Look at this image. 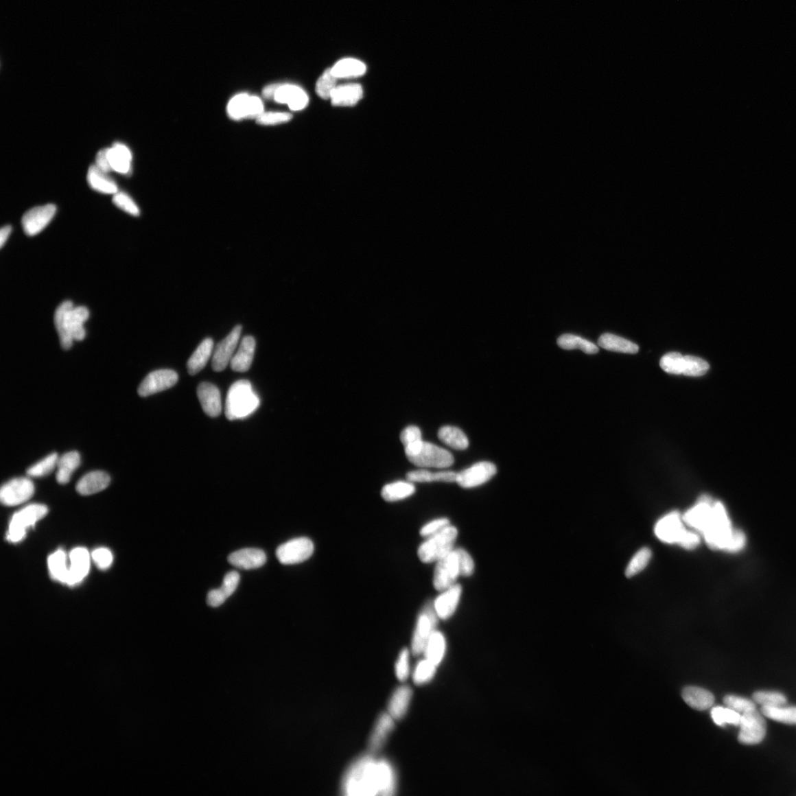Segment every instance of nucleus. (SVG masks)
Returning a JSON list of instances; mask_svg holds the SVG:
<instances>
[{
    "label": "nucleus",
    "mask_w": 796,
    "mask_h": 796,
    "mask_svg": "<svg viewBox=\"0 0 796 796\" xmlns=\"http://www.w3.org/2000/svg\"><path fill=\"white\" fill-rule=\"evenodd\" d=\"M397 775L392 763L376 759L373 753L360 756L344 773L342 795L347 796H391L396 793Z\"/></svg>",
    "instance_id": "1"
},
{
    "label": "nucleus",
    "mask_w": 796,
    "mask_h": 796,
    "mask_svg": "<svg viewBox=\"0 0 796 796\" xmlns=\"http://www.w3.org/2000/svg\"><path fill=\"white\" fill-rule=\"evenodd\" d=\"M260 404V398L253 390L251 383L240 380L234 383L228 391L225 414L229 421L244 419L254 413Z\"/></svg>",
    "instance_id": "2"
},
{
    "label": "nucleus",
    "mask_w": 796,
    "mask_h": 796,
    "mask_svg": "<svg viewBox=\"0 0 796 796\" xmlns=\"http://www.w3.org/2000/svg\"><path fill=\"white\" fill-rule=\"evenodd\" d=\"M459 530L451 524L437 533L425 537L418 547L417 556L425 564L436 563L455 548Z\"/></svg>",
    "instance_id": "3"
},
{
    "label": "nucleus",
    "mask_w": 796,
    "mask_h": 796,
    "mask_svg": "<svg viewBox=\"0 0 796 796\" xmlns=\"http://www.w3.org/2000/svg\"><path fill=\"white\" fill-rule=\"evenodd\" d=\"M405 454L411 463L421 467L445 469L454 462L449 452L423 441L405 447Z\"/></svg>",
    "instance_id": "4"
},
{
    "label": "nucleus",
    "mask_w": 796,
    "mask_h": 796,
    "mask_svg": "<svg viewBox=\"0 0 796 796\" xmlns=\"http://www.w3.org/2000/svg\"><path fill=\"white\" fill-rule=\"evenodd\" d=\"M434 609L433 600L426 601L418 613L413 631L411 651L415 655H423L426 644L440 622Z\"/></svg>",
    "instance_id": "5"
},
{
    "label": "nucleus",
    "mask_w": 796,
    "mask_h": 796,
    "mask_svg": "<svg viewBox=\"0 0 796 796\" xmlns=\"http://www.w3.org/2000/svg\"><path fill=\"white\" fill-rule=\"evenodd\" d=\"M47 513V506L41 504H33L15 513L9 525L8 540L12 543L23 541L29 527L34 526L36 522L43 519Z\"/></svg>",
    "instance_id": "6"
},
{
    "label": "nucleus",
    "mask_w": 796,
    "mask_h": 796,
    "mask_svg": "<svg viewBox=\"0 0 796 796\" xmlns=\"http://www.w3.org/2000/svg\"><path fill=\"white\" fill-rule=\"evenodd\" d=\"M435 563L433 586L436 591L441 592L456 584L461 576L459 557L454 548Z\"/></svg>",
    "instance_id": "7"
},
{
    "label": "nucleus",
    "mask_w": 796,
    "mask_h": 796,
    "mask_svg": "<svg viewBox=\"0 0 796 796\" xmlns=\"http://www.w3.org/2000/svg\"><path fill=\"white\" fill-rule=\"evenodd\" d=\"M314 550L315 546L312 540L307 537H300L279 546L276 554L282 564L294 565L310 559Z\"/></svg>",
    "instance_id": "8"
},
{
    "label": "nucleus",
    "mask_w": 796,
    "mask_h": 796,
    "mask_svg": "<svg viewBox=\"0 0 796 796\" xmlns=\"http://www.w3.org/2000/svg\"><path fill=\"white\" fill-rule=\"evenodd\" d=\"M738 735L740 742L744 745H756L762 742L767 733L764 715L756 710L741 714Z\"/></svg>",
    "instance_id": "9"
},
{
    "label": "nucleus",
    "mask_w": 796,
    "mask_h": 796,
    "mask_svg": "<svg viewBox=\"0 0 796 796\" xmlns=\"http://www.w3.org/2000/svg\"><path fill=\"white\" fill-rule=\"evenodd\" d=\"M35 487L28 478H15L3 485L0 500L8 506L19 505L28 501L34 495Z\"/></svg>",
    "instance_id": "10"
},
{
    "label": "nucleus",
    "mask_w": 796,
    "mask_h": 796,
    "mask_svg": "<svg viewBox=\"0 0 796 796\" xmlns=\"http://www.w3.org/2000/svg\"><path fill=\"white\" fill-rule=\"evenodd\" d=\"M264 104L260 97L242 93L233 97L227 105V113L232 119H257L264 113Z\"/></svg>",
    "instance_id": "11"
},
{
    "label": "nucleus",
    "mask_w": 796,
    "mask_h": 796,
    "mask_svg": "<svg viewBox=\"0 0 796 796\" xmlns=\"http://www.w3.org/2000/svg\"><path fill=\"white\" fill-rule=\"evenodd\" d=\"M496 471L495 465L491 463H478L457 473L456 483L465 489H474L489 482Z\"/></svg>",
    "instance_id": "12"
},
{
    "label": "nucleus",
    "mask_w": 796,
    "mask_h": 796,
    "mask_svg": "<svg viewBox=\"0 0 796 796\" xmlns=\"http://www.w3.org/2000/svg\"><path fill=\"white\" fill-rule=\"evenodd\" d=\"M242 331V325L235 326L233 331L216 345L212 361V367L214 371L222 372L231 364L239 340H240Z\"/></svg>",
    "instance_id": "13"
},
{
    "label": "nucleus",
    "mask_w": 796,
    "mask_h": 796,
    "mask_svg": "<svg viewBox=\"0 0 796 796\" xmlns=\"http://www.w3.org/2000/svg\"><path fill=\"white\" fill-rule=\"evenodd\" d=\"M178 381V374L172 370H159L149 373L139 385L138 394L148 397L170 389Z\"/></svg>",
    "instance_id": "14"
},
{
    "label": "nucleus",
    "mask_w": 796,
    "mask_h": 796,
    "mask_svg": "<svg viewBox=\"0 0 796 796\" xmlns=\"http://www.w3.org/2000/svg\"><path fill=\"white\" fill-rule=\"evenodd\" d=\"M56 213V207L46 204L36 207L28 211L23 217L22 225L27 236H34L41 233L51 222Z\"/></svg>",
    "instance_id": "15"
},
{
    "label": "nucleus",
    "mask_w": 796,
    "mask_h": 796,
    "mask_svg": "<svg viewBox=\"0 0 796 796\" xmlns=\"http://www.w3.org/2000/svg\"><path fill=\"white\" fill-rule=\"evenodd\" d=\"M440 593L433 600L434 609L441 620H449L459 608L463 588L461 584L456 583Z\"/></svg>",
    "instance_id": "16"
},
{
    "label": "nucleus",
    "mask_w": 796,
    "mask_h": 796,
    "mask_svg": "<svg viewBox=\"0 0 796 796\" xmlns=\"http://www.w3.org/2000/svg\"><path fill=\"white\" fill-rule=\"evenodd\" d=\"M686 530L679 513L672 512L656 524L655 533L663 542L679 544Z\"/></svg>",
    "instance_id": "17"
},
{
    "label": "nucleus",
    "mask_w": 796,
    "mask_h": 796,
    "mask_svg": "<svg viewBox=\"0 0 796 796\" xmlns=\"http://www.w3.org/2000/svg\"><path fill=\"white\" fill-rule=\"evenodd\" d=\"M714 502L710 496L701 495L698 503L684 514L683 522L702 533L710 522Z\"/></svg>",
    "instance_id": "18"
},
{
    "label": "nucleus",
    "mask_w": 796,
    "mask_h": 796,
    "mask_svg": "<svg viewBox=\"0 0 796 796\" xmlns=\"http://www.w3.org/2000/svg\"><path fill=\"white\" fill-rule=\"evenodd\" d=\"M395 721L387 712L378 716L369 740H368V749H369L370 753H376L384 748L395 729Z\"/></svg>",
    "instance_id": "19"
},
{
    "label": "nucleus",
    "mask_w": 796,
    "mask_h": 796,
    "mask_svg": "<svg viewBox=\"0 0 796 796\" xmlns=\"http://www.w3.org/2000/svg\"><path fill=\"white\" fill-rule=\"evenodd\" d=\"M197 395L206 414L217 417L222 414L221 393L216 386L211 383H202L197 388Z\"/></svg>",
    "instance_id": "20"
},
{
    "label": "nucleus",
    "mask_w": 796,
    "mask_h": 796,
    "mask_svg": "<svg viewBox=\"0 0 796 796\" xmlns=\"http://www.w3.org/2000/svg\"><path fill=\"white\" fill-rule=\"evenodd\" d=\"M274 100L279 104H287L293 111L302 110L308 103L303 89L292 84H279Z\"/></svg>",
    "instance_id": "21"
},
{
    "label": "nucleus",
    "mask_w": 796,
    "mask_h": 796,
    "mask_svg": "<svg viewBox=\"0 0 796 796\" xmlns=\"http://www.w3.org/2000/svg\"><path fill=\"white\" fill-rule=\"evenodd\" d=\"M71 567L67 584L73 586L81 583L87 576L91 568V557L83 547H78L69 554Z\"/></svg>",
    "instance_id": "22"
},
{
    "label": "nucleus",
    "mask_w": 796,
    "mask_h": 796,
    "mask_svg": "<svg viewBox=\"0 0 796 796\" xmlns=\"http://www.w3.org/2000/svg\"><path fill=\"white\" fill-rule=\"evenodd\" d=\"M228 561L239 569L255 570L266 563V554L259 549H244L229 555Z\"/></svg>",
    "instance_id": "23"
},
{
    "label": "nucleus",
    "mask_w": 796,
    "mask_h": 796,
    "mask_svg": "<svg viewBox=\"0 0 796 796\" xmlns=\"http://www.w3.org/2000/svg\"><path fill=\"white\" fill-rule=\"evenodd\" d=\"M413 691L410 686L402 685L392 694L388 703L387 712L395 721H400L406 715L412 702Z\"/></svg>",
    "instance_id": "24"
},
{
    "label": "nucleus",
    "mask_w": 796,
    "mask_h": 796,
    "mask_svg": "<svg viewBox=\"0 0 796 796\" xmlns=\"http://www.w3.org/2000/svg\"><path fill=\"white\" fill-rule=\"evenodd\" d=\"M256 348L255 338L246 336L243 338L237 351L232 358L231 366L235 372L245 373L250 369Z\"/></svg>",
    "instance_id": "25"
},
{
    "label": "nucleus",
    "mask_w": 796,
    "mask_h": 796,
    "mask_svg": "<svg viewBox=\"0 0 796 796\" xmlns=\"http://www.w3.org/2000/svg\"><path fill=\"white\" fill-rule=\"evenodd\" d=\"M89 311L86 307H72L66 314V325L69 336L73 341H82L86 337L84 323L88 320Z\"/></svg>",
    "instance_id": "26"
},
{
    "label": "nucleus",
    "mask_w": 796,
    "mask_h": 796,
    "mask_svg": "<svg viewBox=\"0 0 796 796\" xmlns=\"http://www.w3.org/2000/svg\"><path fill=\"white\" fill-rule=\"evenodd\" d=\"M109 475L104 471H92L84 475L78 481L76 491L83 495H89L101 492L110 484Z\"/></svg>",
    "instance_id": "27"
},
{
    "label": "nucleus",
    "mask_w": 796,
    "mask_h": 796,
    "mask_svg": "<svg viewBox=\"0 0 796 796\" xmlns=\"http://www.w3.org/2000/svg\"><path fill=\"white\" fill-rule=\"evenodd\" d=\"M239 582L240 574L237 572H231L226 574L220 588L209 592L207 604L213 608L222 605L235 592Z\"/></svg>",
    "instance_id": "28"
},
{
    "label": "nucleus",
    "mask_w": 796,
    "mask_h": 796,
    "mask_svg": "<svg viewBox=\"0 0 796 796\" xmlns=\"http://www.w3.org/2000/svg\"><path fill=\"white\" fill-rule=\"evenodd\" d=\"M109 163L113 172L126 174L131 170L132 154L129 148L122 143H115L107 148Z\"/></svg>",
    "instance_id": "29"
},
{
    "label": "nucleus",
    "mask_w": 796,
    "mask_h": 796,
    "mask_svg": "<svg viewBox=\"0 0 796 796\" xmlns=\"http://www.w3.org/2000/svg\"><path fill=\"white\" fill-rule=\"evenodd\" d=\"M214 351V342L212 338H207L198 345L196 350L189 358L187 364L189 374L195 375L201 372L212 355Z\"/></svg>",
    "instance_id": "30"
},
{
    "label": "nucleus",
    "mask_w": 796,
    "mask_h": 796,
    "mask_svg": "<svg viewBox=\"0 0 796 796\" xmlns=\"http://www.w3.org/2000/svg\"><path fill=\"white\" fill-rule=\"evenodd\" d=\"M363 97V89L360 84H347L337 86L333 91L331 101L336 106H352Z\"/></svg>",
    "instance_id": "31"
},
{
    "label": "nucleus",
    "mask_w": 796,
    "mask_h": 796,
    "mask_svg": "<svg viewBox=\"0 0 796 796\" xmlns=\"http://www.w3.org/2000/svg\"><path fill=\"white\" fill-rule=\"evenodd\" d=\"M87 182L93 190L99 193L114 195L118 192L116 183L111 178H109L106 173L100 170L95 165H93L89 168Z\"/></svg>",
    "instance_id": "32"
},
{
    "label": "nucleus",
    "mask_w": 796,
    "mask_h": 796,
    "mask_svg": "<svg viewBox=\"0 0 796 796\" xmlns=\"http://www.w3.org/2000/svg\"><path fill=\"white\" fill-rule=\"evenodd\" d=\"M682 696L686 703L699 711L710 709L714 702V696L710 692L696 686L686 688L683 690Z\"/></svg>",
    "instance_id": "33"
},
{
    "label": "nucleus",
    "mask_w": 796,
    "mask_h": 796,
    "mask_svg": "<svg viewBox=\"0 0 796 796\" xmlns=\"http://www.w3.org/2000/svg\"><path fill=\"white\" fill-rule=\"evenodd\" d=\"M447 642L445 635L436 630L426 644L423 653L424 658L430 660L437 666H440L445 658Z\"/></svg>",
    "instance_id": "34"
},
{
    "label": "nucleus",
    "mask_w": 796,
    "mask_h": 796,
    "mask_svg": "<svg viewBox=\"0 0 796 796\" xmlns=\"http://www.w3.org/2000/svg\"><path fill=\"white\" fill-rule=\"evenodd\" d=\"M81 464V456L77 452H69L58 458L56 480L59 484H66L71 479L74 471Z\"/></svg>",
    "instance_id": "35"
},
{
    "label": "nucleus",
    "mask_w": 796,
    "mask_h": 796,
    "mask_svg": "<svg viewBox=\"0 0 796 796\" xmlns=\"http://www.w3.org/2000/svg\"><path fill=\"white\" fill-rule=\"evenodd\" d=\"M416 491L415 486L410 481H397L386 484L381 492L387 502H395L407 499Z\"/></svg>",
    "instance_id": "36"
},
{
    "label": "nucleus",
    "mask_w": 796,
    "mask_h": 796,
    "mask_svg": "<svg viewBox=\"0 0 796 796\" xmlns=\"http://www.w3.org/2000/svg\"><path fill=\"white\" fill-rule=\"evenodd\" d=\"M598 344L603 349L623 353L635 354L639 352V346L620 336L611 333L602 334Z\"/></svg>",
    "instance_id": "37"
},
{
    "label": "nucleus",
    "mask_w": 796,
    "mask_h": 796,
    "mask_svg": "<svg viewBox=\"0 0 796 796\" xmlns=\"http://www.w3.org/2000/svg\"><path fill=\"white\" fill-rule=\"evenodd\" d=\"M72 307H73V304L71 301H65L57 307L54 315L56 329L64 350H69V348H71L74 342L69 336L66 325V314Z\"/></svg>",
    "instance_id": "38"
},
{
    "label": "nucleus",
    "mask_w": 796,
    "mask_h": 796,
    "mask_svg": "<svg viewBox=\"0 0 796 796\" xmlns=\"http://www.w3.org/2000/svg\"><path fill=\"white\" fill-rule=\"evenodd\" d=\"M438 437L443 443L456 450H465L469 445L467 436L457 427H442L438 432Z\"/></svg>",
    "instance_id": "39"
},
{
    "label": "nucleus",
    "mask_w": 796,
    "mask_h": 796,
    "mask_svg": "<svg viewBox=\"0 0 796 796\" xmlns=\"http://www.w3.org/2000/svg\"><path fill=\"white\" fill-rule=\"evenodd\" d=\"M457 473L453 471H441L433 473L425 469L413 471L406 474L407 480L412 483H428L441 482H456Z\"/></svg>",
    "instance_id": "40"
},
{
    "label": "nucleus",
    "mask_w": 796,
    "mask_h": 796,
    "mask_svg": "<svg viewBox=\"0 0 796 796\" xmlns=\"http://www.w3.org/2000/svg\"><path fill=\"white\" fill-rule=\"evenodd\" d=\"M366 69L363 62L354 58L342 59L331 68L332 73L337 78L361 76L365 73Z\"/></svg>",
    "instance_id": "41"
},
{
    "label": "nucleus",
    "mask_w": 796,
    "mask_h": 796,
    "mask_svg": "<svg viewBox=\"0 0 796 796\" xmlns=\"http://www.w3.org/2000/svg\"><path fill=\"white\" fill-rule=\"evenodd\" d=\"M557 344L563 350H581L586 354H596L599 352V348L592 342L585 340L580 336L572 334H564L557 340Z\"/></svg>",
    "instance_id": "42"
},
{
    "label": "nucleus",
    "mask_w": 796,
    "mask_h": 796,
    "mask_svg": "<svg viewBox=\"0 0 796 796\" xmlns=\"http://www.w3.org/2000/svg\"><path fill=\"white\" fill-rule=\"evenodd\" d=\"M67 554L63 550H58L48 559V567L52 578L67 584L69 569L67 568Z\"/></svg>",
    "instance_id": "43"
},
{
    "label": "nucleus",
    "mask_w": 796,
    "mask_h": 796,
    "mask_svg": "<svg viewBox=\"0 0 796 796\" xmlns=\"http://www.w3.org/2000/svg\"><path fill=\"white\" fill-rule=\"evenodd\" d=\"M762 714L771 720L780 723L796 725V706H762Z\"/></svg>",
    "instance_id": "44"
},
{
    "label": "nucleus",
    "mask_w": 796,
    "mask_h": 796,
    "mask_svg": "<svg viewBox=\"0 0 796 796\" xmlns=\"http://www.w3.org/2000/svg\"><path fill=\"white\" fill-rule=\"evenodd\" d=\"M437 666L424 658L418 662L413 671L412 678L416 685H424L434 678Z\"/></svg>",
    "instance_id": "45"
},
{
    "label": "nucleus",
    "mask_w": 796,
    "mask_h": 796,
    "mask_svg": "<svg viewBox=\"0 0 796 796\" xmlns=\"http://www.w3.org/2000/svg\"><path fill=\"white\" fill-rule=\"evenodd\" d=\"M710 364L702 358L692 356H683L682 375L690 377L703 376L710 370Z\"/></svg>",
    "instance_id": "46"
},
{
    "label": "nucleus",
    "mask_w": 796,
    "mask_h": 796,
    "mask_svg": "<svg viewBox=\"0 0 796 796\" xmlns=\"http://www.w3.org/2000/svg\"><path fill=\"white\" fill-rule=\"evenodd\" d=\"M711 715L713 721L718 725L723 726L726 724L739 725L741 721V714L726 706H715L712 708Z\"/></svg>",
    "instance_id": "47"
},
{
    "label": "nucleus",
    "mask_w": 796,
    "mask_h": 796,
    "mask_svg": "<svg viewBox=\"0 0 796 796\" xmlns=\"http://www.w3.org/2000/svg\"><path fill=\"white\" fill-rule=\"evenodd\" d=\"M58 461V456L56 453L49 454L43 460L29 467L27 471V474L29 476L37 478L48 476L54 471L56 467H57Z\"/></svg>",
    "instance_id": "48"
},
{
    "label": "nucleus",
    "mask_w": 796,
    "mask_h": 796,
    "mask_svg": "<svg viewBox=\"0 0 796 796\" xmlns=\"http://www.w3.org/2000/svg\"><path fill=\"white\" fill-rule=\"evenodd\" d=\"M652 557V552L649 548L644 547L633 557L628 567H627L625 574L628 577H632L637 574H639L645 567L649 563Z\"/></svg>",
    "instance_id": "49"
},
{
    "label": "nucleus",
    "mask_w": 796,
    "mask_h": 796,
    "mask_svg": "<svg viewBox=\"0 0 796 796\" xmlns=\"http://www.w3.org/2000/svg\"><path fill=\"white\" fill-rule=\"evenodd\" d=\"M336 82L337 78L333 75L331 69H327L318 79L316 84V94L323 99H331L335 89L337 87Z\"/></svg>",
    "instance_id": "50"
},
{
    "label": "nucleus",
    "mask_w": 796,
    "mask_h": 796,
    "mask_svg": "<svg viewBox=\"0 0 796 796\" xmlns=\"http://www.w3.org/2000/svg\"><path fill=\"white\" fill-rule=\"evenodd\" d=\"M753 701L762 706H776L787 703L786 696L779 692L758 691L753 694Z\"/></svg>",
    "instance_id": "51"
},
{
    "label": "nucleus",
    "mask_w": 796,
    "mask_h": 796,
    "mask_svg": "<svg viewBox=\"0 0 796 796\" xmlns=\"http://www.w3.org/2000/svg\"><path fill=\"white\" fill-rule=\"evenodd\" d=\"M683 355L679 353H670L661 358L662 369L669 374L682 375Z\"/></svg>",
    "instance_id": "52"
},
{
    "label": "nucleus",
    "mask_w": 796,
    "mask_h": 796,
    "mask_svg": "<svg viewBox=\"0 0 796 796\" xmlns=\"http://www.w3.org/2000/svg\"><path fill=\"white\" fill-rule=\"evenodd\" d=\"M455 550L459 557L461 576L465 578L471 577L476 572V563L473 556L463 547H455Z\"/></svg>",
    "instance_id": "53"
},
{
    "label": "nucleus",
    "mask_w": 796,
    "mask_h": 796,
    "mask_svg": "<svg viewBox=\"0 0 796 796\" xmlns=\"http://www.w3.org/2000/svg\"><path fill=\"white\" fill-rule=\"evenodd\" d=\"M723 701L727 707L741 714L756 710V706L753 701L742 698V696L730 694L725 696Z\"/></svg>",
    "instance_id": "54"
},
{
    "label": "nucleus",
    "mask_w": 796,
    "mask_h": 796,
    "mask_svg": "<svg viewBox=\"0 0 796 796\" xmlns=\"http://www.w3.org/2000/svg\"><path fill=\"white\" fill-rule=\"evenodd\" d=\"M395 674L398 681H406L410 675V651L403 648L398 655L395 664Z\"/></svg>",
    "instance_id": "55"
},
{
    "label": "nucleus",
    "mask_w": 796,
    "mask_h": 796,
    "mask_svg": "<svg viewBox=\"0 0 796 796\" xmlns=\"http://www.w3.org/2000/svg\"><path fill=\"white\" fill-rule=\"evenodd\" d=\"M113 201L118 208L121 209L122 211L128 214L138 216L141 213L133 199L125 193H116L114 194Z\"/></svg>",
    "instance_id": "56"
},
{
    "label": "nucleus",
    "mask_w": 796,
    "mask_h": 796,
    "mask_svg": "<svg viewBox=\"0 0 796 796\" xmlns=\"http://www.w3.org/2000/svg\"><path fill=\"white\" fill-rule=\"evenodd\" d=\"M451 524L452 522L449 517H436V519L425 523L421 527L420 529V535L423 537H428L441 531Z\"/></svg>",
    "instance_id": "57"
},
{
    "label": "nucleus",
    "mask_w": 796,
    "mask_h": 796,
    "mask_svg": "<svg viewBox=\"0 0 796 796\" xmlns=\"http://www.w3.org/2000/svg\"><path fill=\"white\" fill-rule=\"evenodd\" d=\"M292 115L286 113H264L257 119V123L261 125L272 126L287 123L291 121Z\"/></svg>",
    "instance_id": "58"
},
{
    "label": "nucleus",
    "mask_w": 796,
    "mask_h": 796,
    "mask_svg": "<svg viewBox=\"0 0 796 796\" xmlns=\"http://www.w3.org/2000/svg\"><path fill=\"white\" fill-rule=\"evenodd\" d=\"M93 559L99 569L106 570L111 566L113 562V555L110 550L106 548H98L92 554Z\"/></svg>",
    "instance_id": "59"
},
{
    "label": "nucleus",
    "mask_w": 796,
    "mask_h": 796,
    "mask_svg": "<svg viewBox=\"0 0 796 796\" xmlns=\"http://www.w3.org/2000/svg\"><path fill=\"white\" fill-rule=\"evenodd\" d=\"M401 441L404 447L422 440V433L419 428L411 425L406 428L401 434Z\"/></svg>",
    "instance_id": "60"
},
{
    "label": "nucleus",
    "mask_w": 796,
    "mask_h": 796,
    "mask_svg": "<svg viewBox=\"0 0 796 796\" xmlns=\"http://www.w3.org/2000/svg\"><path fill=\"white\" fill-rule=\"evenodd\" d=\"M700 543L701 539L698 535L692 532L686 531L679 544L683 548L690 550L698 547Z\"/></svg>",
    "instance_id": "61"
},
{
    "label": "nucleus",
    "mask_w": 796,
    "mask_h": 796,
    "mask_svg": "<svg viewBox=\"0 0 796 796\" xmlns=\"http://www.w3.org/2000/svg\"><path fill=\"white\" fill-rule=\"evenodd\" d=\"M95 165L100 169V170H102L106 174L113 172L110 163H109L108 161L107 148L103 149V150L100 151L97 153L96 156Z\"/></svg>",
    "instance_id": "62"
},
{
    "label": "nucleus",
    "mask_w": 796,
    "mask_h": 796,
    "mask_svg": "<svg viewBox=\"0 0 796 796\" xmlns=\"http://www.w3.org/2000/svg\"><path fill=\"white\" fill-rule=\"evenodd\" d=\"M12 231V228L10 225H6V226H3L1 229V231H0V246H1V248L3 247L5 243L7 242L8 238L10 234H11Z\"/></svg>",
    "instance_id": "63"
},
{
    "label": "nucleus",
    "mask_w": 796,
    "mask_h": 796,
    "mask_svg": "<svg viewBox=\"0 0 796 796\" xmlns=\"http://www.w3.org/2000/svg\"><path fill=\"white\" fill-rule=\"evenodd\" d=\"M279 84H274L266 86L263 91V95L267 99H274Z\"/></svg>",
    "instance_id": "64"
}]
</instances>
